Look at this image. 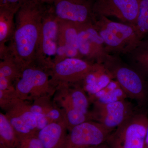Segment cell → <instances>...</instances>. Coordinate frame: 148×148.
Returning <instances> with one entry per match:
<instances>
[{"instance_id": "29", "label": "cell", "mask_w": 148, "mask_h": 148, "mask_svg": "<svg viewBox=\"0 0 148 148\" xmlns=\"http://www.w3.org/2000/svg\"><path fill=\"white\" fill-rule=\"evenodd\" d=\"M0 148H8L7 147H5V146L3 145H1V144H0Z\"/></svg>"}, {"instance_id": "5", "label": "cell", "mask_w": 148, "mask_h": 148, "mask_svg": "<svg viewBox=\"0 0 148 148\" xmlns=\"http://www.w3.org/2000/svg\"><path fill=\"white\" fill-rule=\"evenodd\" d=\"M50 76L48 71L36 65L25 68L20 77L14 82L17 98L27 102L51 97L55 94L56 88Z\"/></svg>"}, {"instance_id": "24", "label": "cell", "mask_w": 148, "mask_h": 148, "mask_svg": "<svg viewBox=\"0 0 148 148\" xmlns=\"http://www.w3.org/2000/svg\"><path fill=\"white\" fill-rule=\"evenodd\" d=\"M17 135L18 140L16 148H45L37 134Z\"/></svg>"}, {"instance_id": "15", "label": "cell", "mask_w": 148, "mask_h": 148, "mask_svg": "<svg viewBox=\"0 0 148 148\" xmlns=\"http://www.w3.org/2000/svg\"><path fill=\"white\" fill-rule=\"evenodd\" d=\"M68 128L65 121L49 123L37 133L45 148H65Z\"/></svg>"}, {"instance_id": "19", "label": "cell", "mask_w": 148, "mask_h": 148, "mask_svg": "<svg viewBox=\"0 0 148 148\" xmlns=\"http://www.w3.org/2000/svg\"><path fill=\"white\" fill-rule=\"evenodd\" d=\"M79 24L59 20L58 45L79 50L78 36Z\"/></svg>"}, {"instance_id": "9", "label": "cell", "mask_w": 148, "mask_h": 148, "mask_svg": "<svg viewBox=\"0 0 148 148\" xmlns=\"http://www.w3.org/2000/svg\"><path fill=\"white\" fill-rule=\"evenodd\" d=\"M93 104L91 113L93 121L101 123L112 132L138 110L126 99L106 104Z\"/></svg>"}, {"instance_id": "20", "label": "cell", "mask_w": 148, "mask_h": 148, "mask_svg": "<svg viewBox=\"0 0 148 148\" xmlns=\"http://www.w3.org/2000/svg\"><path fill=\"white\" fill-rule=\"evenodd\" d=\"M132 67L148 79V38L142 40L132 52L127 55Z\"/></svg>"}, {"instance_id": "28", "label": "cell", "mask_w": 148, "mask_h": 148, "mask_svg": "<svg viewBox=\"0 0 148 148\" xmlns=\"http://www.w3.org/2000/svg\"><path fill=\"white\" fill-rule=\"evenodd\" d=\"M144 148H148V127L147 136H146L145 142V145Z\"/></svg>"}, {"instance_id": "10", "label": "cell", "mask_w": 148, "mask_h": 148, "mask_svg": "<svg viewBox=\"0 0 148 148\" xmlns=\"http://www.w3.org/2000/svg\"><path fill=\"white\" fill-rule=\"evenodd\" d=\"M112 132L97 122H85L69 131L65 148H87L102 145Z\"/></svg>"}, {"instance_id": "2", "label": "cell", "mask_w": 148, "mask_h": 148, "mask_svg": "<svg viewBox=\"0 0 148 148\" xmlns=\"http://www.w3.org/2000/svg\"><path fill=\"white\" fill-rule=\"evenodd\" d=\"M94 27L104 41L107 53L127 55L139 45L142 40L134 26L116 22L108 17H95Z\"/></svg>"}, {"instance_id": "6", "label": "cell", "mask_w": 148, "mask_h": 148, "mask_svg": "<svg viewBox=\"0 0 148 148\" xmlns=\"http://www.w3.org/2000/svg\"><path fill=\"white\" fill-rule=\"evenodd\" d=\"M148 127L147 112L138 110L111 133L109 148H144Z\"/></svg>"}, {"instance_id": "22", "label": "cell", "mask_w": 148, "mask_h": 148, "mask_svg": "<svg viewBox=\"0 0 148 148\" xmlns=\"http://www.w3.org/2000/svg\"><path fill=\"white\" fill-rule=\"evenodd\" d=\"M17 140V134L5 114L0 113V144L8 148H16Z\"/></svg>"}, {"instance_id": "3", "label": "cell", "mask_w": 148, "mask_h": 148, "mask_svg": "<svg viewBox=\"0 0 148 148\" xmlns=\"http://www.w3.org/2000/svg\"><path fill=\"white\" fill-rule=\"evenodd\" d=\"M103 65L113 79L118 83L127 98L136 101L140 108L147 105L148 82L143 75L114 54H109Z\"/></svg>"}, {"instance_id": "21", "label": "cell", "mask_w": 148, "mask_h": 148, "mask_svg": "<svg viewBox=\"0 0 148 148\" xmlns=\"http://www.w3.org/2000/svg\"><path fill=\"white\" fill-rule=\"evenodd\" d=\"M0 58V76L12 82H15L20 77L22 70L8 52Z\"/></svg>"}, {"instance_id": "4", "label": "cell", "mask_w": 148, "mask_h": 148, "mask_svg": "<svg viewBox=\"0 0 148 148\" xmlns=\"http://www.w3.org/2000/svg\"><path fill=\"white\" fill-rule=\"evenodd\" d=\"M54 95L53 101L63 110L69 131L85 122L93 121L91 112L88 110L89 97L79 84L58 86Z\"/></svg>"}, {"instance_id": "18", "label": "cell", "mask_w": 148, "mask_h": 148, "mask_svg": "<svg viewBox=\"0 0 148 148\" xmlns=\"http://www.w3.org/2000/svg\"><path fill=\"white\" fill-rule=\"evenodd\" d=\"M127 98L124 90L114 79L99 92L89 96L90 102L104 104L124 100Z\"/></svg>"}, {"instance_id": "16", "label": "cell", "mask_w": 148, "mask_h": 148, "mask_svg": "<svg viewBox=\"0 0 148 148\" xmlns=\"http://www.w3.org/2000/svg\"><path fill=\"white\" fill-rule=\"evenodd\" d=\"M16 12L11 9L0 6V57L6 53V43L13 36Z\"/></svg>"}, {"instance_id": "7", "label": "cell", "mask_w": 148, "mask_h": 148, "mask_svg": "<svg viewBox=\"0 0 148 148\" xmlns=\"http://www.w3.org/2000/svg\"><path fill=\"white\" fill-rule=\"evenodd\" d=\"M59 21L52 6L48 7L43 19L35 64L48 71L54 63L58 48Z\"/></svg>"}, {"instance_id": "14", "label": "cell", "mask_w": 148, "mask_h": 148, "mask_svg": "<svg viewBox=\"0 0 148 148\" xmlns=\"http://www.w3.org/2000/svg\"><path fill=\"white\" fill-rule=\"evenodd\" d=\"M4 111L17 135L38 133L36 116L30 110V104L27 101L16 98Z\"/></svg>"}, {"instance_id": "11", "label": "cell", "mask_w": 148, "mask_h": 148, "mask_svg": "<svg viewBox=\"0 0 148 148\" xmlns=\"http://www.w3.org/2000/svg\"><path fill=\"white\" fill-rule=\"evenodd\" d=\"M95 0H55L52 9L60 20L77 24L93 23L95 17L93 12Z\"/></svg>"}, {"instance_id": "23", "label": "cell", "mask_w": 148, "mask_h": 148, "mask_svg": "<svg viewBox=\"0 0 148 148\" xmlns=\"http://www.w3.org/2000/svg\"><path fill=\"white\" fill-rule=\"evenodd\" d=\"M133 26L140 39L148 38V0H139L138 17Z\"/></svg>"}, {"instance_id": "17", "label": "cell", "mask_w": 148, "mask_h": 148, "mask_svg": "<svg viewBox=\"0 0 148 148\" xmlns=\"http://www.w3.org/2000/svg\"><path fill=\"white\" fill-rule=\"evenodd\" d=\"M112 79L110 74L102 64L84 80L82 87L90 96L102 90Z\"/></svg>"}, {"instance_id": "25", "label": "cell", "mask_w": 148, "mask_h": 148, "mask_svg": "<svg viewBox=\"0 0 148 148\" xmlns=\"http://www.w3.org/2000/svg\"><path fill=\"white\" fill-rule=\"evenodd\" d=\"M27 0H0V6L5 7L17 11Z\"/></svg>"}, {"instance_id": "1", "label": "cell", "mask_w": 148, "mask_h": 148, "mask_svg": "<svg viewBox=\"0 0 148 148\" xmlns=\"http://www.w3.org/2000/svg\"><path fill=\"white\" fill-rule=\"evenodd\" d=\"M48 7L37 0H27L16 12L15 29L8 51L21 70L35 65L43 19Z\"/></svg>"}, {"instance_id": "30", "label": "cell", "mask_w": 148, "mask_h": 148, "mask_svg": "<svg viewBox=\"0 0 148 148\" xmlns=\"http://www.w3.org/2000/svg\"><path fill=\"white\" fill-rule=\"evenodd\" d=\"M147 80H148V79H147Z\"/></svg>"}, {"instance_id": "27", "label": "cell", "mask_w": 148, "mask_h": 148, "mask_svg": "<svg viewBox=\"0 0 148 148\" xmlns=\"http://www.w3.org/2000/svg\"><path fill=\"white\" fill-rule=\"evenodd\" d=\"M40 2L44 4H53L55 0H37Z\"/></svg>"}, {"instance_id": "26", "label": "cell", "mask_w": 148, "mask_h": 148, "mask_svg": "<svg viewBox=\"0 0 148 148\" xmlns=\"http://www.w3.org/2000/svg\"><path fill=\"white\" fill-rule=\"evenodd\" d=\"M87 148H109L107 144L106 143L102 145H99L92 146V147H89Z\"/></svg>"}, {"instance_id": "13", "label": "cell", "mask_w": 148, "mask_h": 148, "mask_svg": "<svg viewBox=\"0 0 148 148\" xmlns=\"http://www.w3.org/2000/svg\"><path fill=\"white\" fill-rule=\"evenodd\" d=\"M139 0H95V17L113 16L122 23L134 25L138 17Z\"/></svg>"}, {"instance_id": "8", "label": "cell", "mask_w": 148, "mask_h": 148, "mask_svg": "<svg viewBox=\"0 0 148 148\" xmlns=\"http://www.w3.org/2000/svg\"><path fill=\"white\" fill-rule=\"evenodd\" d=\"M101 64L82 58H66L54 63L49 71L51 82L56 88L64 85L82 82Z\"/></svg>"}, {"instance_id": "12", "label": "cell", "mask_w": 148, "mask_h": 148, "mask_svg": "<svg viewBox=\"0 0 148 148\" xmlns=\"http://www.w3.org/2000/svg\"><path fill=\"white\" fill-rule=\"evenodd\" d=\"M78 46L80 53L88 61L103 64L109 53L104 41L93 23L79 24Z\"/></svg>"}]
</instances>
